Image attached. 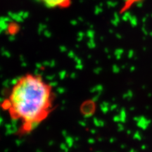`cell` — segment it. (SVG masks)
Instances as JSON below:
<instances>
[{
    "label": "cell",
    "instance_id": "cell-1",
    "mask_svg": "<svg viewBox=\"0 0 152 152\" xmlns=\"http://www.w3.org/2000/svg\"><path fill=\"white\" fill-rule=\"evenodd\" d=\"M52 86L40 75L27 73L17 80L0 104L13 121L19 123L18 136L30 134L54 109Z\"/></svg>",
    "mask_w": 152,
    "mask_h": 152
},
{
    "label": "cell",
    "instance_id": "cell-2",
    "mask_svg": "<svg viewBox=\"0 0 152 152\" xmlns=\"http://www.w3.org/2000/svg\"><path fill=\"white\" fill-rule=\"evenodd\" d=\"M39 1L50 9L66 8L71 3V0H39Z\"/></svg>",
    "mask_w": 152,
    "mask_h": 152
}]
</instances>
